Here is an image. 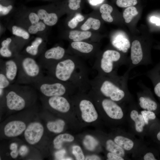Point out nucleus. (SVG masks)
Instances as JSON below:
<instances>
[{
    "label": "nucleus",
    "instance_id": "nucleus-1",
    "mask_svg": "<svg viewBox=\"0 0 160 160\" xmlns=\"http://www.w3.org/2000/svg\"><path fill=\"white\" fill-rule=\"evenodd\" d=\"M47 71V75L71 85L80 91L91 88L88 67L79 59L65 57Z\"/></svg>",
    "mask_w": 160,
    "mask_h": 160
},
{
    "label": "nucleus",
    "instance_id": "nucleus-2",
    "mask_svg": "<svg viewBox=\"0 0 160 160\" xmlns=\"http://www.w3.org/2000/svg\"><path fill=\"white\" fill-rule=\"evenodd\" d=\"M129 73L127 71L123 75L112 76L97 75L90 80V89L117 103L130 100L131 97L128 86Z\"/></svg>",
    "mask_w": 160,
    "mask_h": 160
},
{
    "label": "nucleus",
    "instance_id": "nucleus-3",
    "mask_svg": "<svg viewBox=\"0 0 160 160\" xmlns=\"http://www.w3.org/2000/svg\"><path fill=\"white\" fill-rule=\"evenodd\" d=\"M129 63V60L123 56L118 51L108 49L96 61L93 68L97 71L98 75L112 76L118 75V69L121 66L128 65Z\"/></svg>",
    "mask_w": 160,
    "mask_h": 160
},
{
    "label": "nucleus",
    "instance_id": "nucleus-4",
    "mask_svg": "<svg viewBox=\"0 0 160 160\" xmlns=\"http://www.w3.org/2000/svg\"><path fill=\"white\" fill-rule=\"evenodd\" d=\"M15 57L18 65V72L15 83L32 84L44 76L42 68L34 58L18 54Z\"/></svg>",
    "mask_w": 160,
    "mask_h": 160
},
{
    "label": "nucleus",
    "instance_id": "nucleus-5",
    "mask_svg": "<svg viewBox=\"0 0 160 160\" xmlns=\"http://www.w3.org/2000/svg\"><path fill=\"white\" fill-rule=\"evenodd\" d=\"M32 85L46 97L64 96L77 89L71 85L48 75H44Z\"/></svg>",
    "mask_w": 160,
    "mask_h": 160
},
{
    "label": "nucleus",
    "instance_id": "nucleus-6",
    "mask_svg": "<svg viewBox=\"0 0 160 160\" xmlns=\"http://www.w3.org/2000/svg\"><path fill=\"white\" fill-rule=\"evenodd\" d=\"M33 87L28 85L12 84L5 91V99L7 108L11 110L19 111L26 106L27 102L23 95Z\"/></svg>",
    "mask_w": 160,
    "mask_h": 160
},
{
    "label": "nucleus",
    "instance_id": "nucleus-7",
    "mask_svg": "<svg viewBox=\"0 0 160 160\" xmlns=\"http://www.w3.org/2000/svg\"><path fill=\"white\" fill-rule=\"evenodd\" d=\"M65 51L60 46L45 51L40 58L39 63L42 68L47 70L53 65L65 57Z\"/></svg>",
    "mask_w": 160,
    "mask_h": 160
},
{
    "label": "nucleus",
    "instance_id": "nucleus-8",
    "mask_svg": "<svg viewBox=\"0 0 160 160\" xmlns=\"http://www.w3.org/2000/svg\"><path fill=\"white\" fill-rule=\"evenodd\" d=\"M141 90L137 93L139 105L142 108L145 110L153 111L157 108L156 103L150 95L149 89L141 82L137 83Z\"/></svg>",
    "mask_w": 160,
    "mask_h": 160
},
{
    "label": "nucleus",
    "instance_id": "nucleus-9",
    "mask_svg": "<svg viewBox=\"0 0 160 160\" xmlns=\"http://www.w3.org/2000/svg\"><path fill=\"white\" fill-rule=\"evenodd\" d=\"M44 128L40 123L35 122L30 123L24 132V137L26 141L31 145L38 143L41 139Z\"/></svg>",
    "mask_w": 160,
    "mask_h": 160
},
{
    "label": "nucleus",
    "instance_id": "nucleus-10",
    "mask_svg": "<svg viewBox=\"0 0 160 160\" xmlns=\"http://www.w3.org/2000/svg\"><path fill=\"white\" fill-rule=\"evenodd\" d=\"M117 103L106 97L103 98L100 102L101 107L109 117L119 120L123 117L124 113L122 108Z\"/></svg>",
    "mask_w": 160,
    "mask_h": 160
},
{
    "label": "nucleus",
    "instance_id": "nucleus-11",
    "mask_svg": "<svg viewBox=\"0 0 160 160\" xmlns=\"http://www.w3.org/2000/svg\"><path fill=\"white\" fill-rule=\"evenodd\" d=\"M79 107L81 113V117L85 122L90 123L96 120L98 114L95 107L91 101L83 99L79 102Z\"/></svg>",
    "mask_w": 160,
    "mask_h": 160
},
{
    "label": "nucleus",
    "instance_id": "nucleus-12",
    "mask_svg": "<svg viewBox=\"0 0 160 160\" xmlns=\"http://www.w3.org/2000/svg\"><path fill=\"white\" fill-rule=\"evenodd\" d=\"M0 69H2L12 84L16 81L18 72V65L15 57L0 61Z\"/></svg>",
    "mask_w": 160,
    "mask_h": 160
},
{
    "label": "nucleus",
    "instance_id": "nucleus-13",
    "mask_svg": "<svg viewBox=\"0 0 160 160\" xmlns=\"http://www.w3.org/2000/svg\"><path fill=\"white\" fill-rule=\"evenodd\" d=\"M47 97L48 104L52 108L63 113L67 112L70 110L71 108L70 103L64 96Z\"/></svg>",
    "mask_w": 160,
    "mask_h": 160
},
{
    "label": "nucleus",
    "instance_id": "nucleus-14",
    "mask_svg": "<svg viewBox=\"0 0 160 160\" xmlns=\"http://www.w3.org/2000/svg\"><path fill=\"white\" fill-rule=\"evenodd\" d=\"M25 124L20 121H13L8 123L5 126L4 131L5 135L9 137L18 136L25 129Z\"/></svg>",
    "mask_w": 160,
    "mask_h": 160
},
{
    "label": "nucleus",
    "instance_id": "nucleus-15",
    "mask_svg": "<svg viewBox=\"0 0 160 160\" xmlns=\"http://www.w3.org/2000/svg\"><path fill=\"white\" fill-rule=\"evenodd\" d=\"M111 43L115 48L124 53H126L131 46L129 40L120 34H117L113 37Z\"/></svg>",
    "mask_w": 160,
    "mask_h": 160
},
{
    "label": "nucleus",
    "instance_id": "nucleus-16",
    "mask_svg": "<svg viewBox=\"0 0 160 160\" xmlns=\"http://www.w3.org/2000/svg\"><path fill=\"white\" fill-rule=\"evenodd\" d=\"M37 14L40 20H42L46 25L53 26L57 21L58 17L55 13H49L45 9H41L38 11Z\"/></svg>",
    "mask_w": 160,
    "mask_h": 160
},
{
    "label": "nucleus",
    "instance_id": "nucleus-17",
    "mask_svg": "<svg viewBox=\"0 0 160 160\" xmlns=\"http://www.w3.org/2000/svg\"><path fill=\"white\" fill-rule=\"evenodd\" d=\"M43 39L41 37H37L31 43L26 47L25 51V55L34 58L37 56L40 52V47L42 44Z\"/></svg>",
    "mask_w": 160,
    "mask_h": 160
},
{
    "label": "nucleus",
    "instance_id": "nucleus-18",
    "mask_svg": "<svg viewBox=\"0 0 160 160\" xmlns=\"http://www.w3.org/2000/svg\"><path fill=\"white\" fill-rule=\"evenodd\" d=\"M71 46L73 49L84 54L90 53L94 49V47L92 44L81 41L73 42Z\"/></svg>",
    "mask_w": 160,
    "mask_h": 160
},
{
    "label": "nucleus",
    "instance_id": "nucleus-19",
    "mask_svg": "<svg viewBox=\"0 0 160 160\" xmlns=\"http://www.w3.org/2000/svg\"><path fill=\"white\" fill-rule=\"evenodd\" d=\"M130 117L135 123V129L136 131L139 133L142 132L145 124L142 115L139 114L136 110L133 109L130 112Z\"/></svg>",
    "mask_w": 160,
    "mask_h": 160
},
{
    "label": "nucleus",
    "instance_id": "nucleus-20",
    "mask_svg": "<svg viewBox=\"0 0 160 160\" xmlns=\"http://www.w3.org/2000/svg\"><path fill=\"white\" fill-rule=\"evenodd\" d=\"M12 41L11 38H8L1 42L0 48V54L1 57L10 58L13 57H15L16 56L13 53L14 51L9 48Z\"/></svg>",
    "mask_w": 160,
    "mask_h": 160
},
{
    "label": "nucleus",
    "instance_id": "nucleus-21",
    "mask_svg": "<svg viewBox=\"0 0 160 160\" xmlns=\"http://www.w3.org/2000/svg\"><path fill=\"white\" fill-rule=\"evenodd\" d=\"M114 141L126 151L131 150L134 145V142L132 140L124 136H117L114 138Z\"/></svg>",
    "mask_w": 160,
    "mask_h": 160
},
{
    "label": "nucleus",
    "instance_id": "nucleus-22",
    "mask_svg": "<svg viewBox=\"0 0 160 160\" xmlns=\"http://www.w3.org/2000/svg\"><path fill=\"white\" fill-rule=\"evenodd\" d=\"M74 139L73 136L69 134H60L56 137L53 141L54 147L56 149H60L62 147L63 143L71 142Z\"/></svg>",
    "mask_w": 160,
    "mask_h": 160
},
{
    "label": "nucleus",
    "instance_id": "nucleus-23",
    "mask_svg": "<svg viewBox=\"0 0 160 160\" xmlns=\"http://www.w3.org/2000/svg\"><path fill=\"white\" fill-rule=\"evenodd\" d=\"M65 123L61 119H57L55 121H49L47 124V127L49 131L52 132L59 133L63 130Z\"/></svg>",
    "mask_w": 160,
    "mask_h": 160
},
{
    "label": "nucleus",
    "instance_id": "nucleus-24",
    "mask_svg": "<svg viewBox=\"0 0 160 160\" xmlns=\"http://www.w3.org/2000/svg\"><path fill=\"white\" fill-rule=\"evenodd\" d=\"M106 145L107 150L110 152L123 157L125 155V150L112 140H108Z\"/></svg>",
    "mask_w": 160,
    "mask_h": 160
},
{
    "label": "nucleus",
    "instance_id": "nucleus-25",
    "mask_svg": "<svg viewBox=\"0 0 160 160\" xmlns=\"http://www.w3.org/2000/svg\"><path fill=\"white\" fill-rule=\"evenodd\" d=\"M91 35L89 31L73 30L70 32L69 37L74 41H80L90 38Z\"/></svg>",
    "mask_w": 160,
    "mask_h": 160
},
{
    "label": "nucleus",
    "instance_id": "nucleus-26",
    "mask_svg": "<svg viewBox=\"0 0 160 160\" xmlns=\"http://www.w3.org/2000/svg\"><path fill=\"white\" fill-rule=\"evenodd\" d=\"M113 10V8L111 5L108 4H104L100 8V12L101 13V17L105 21L112 22L113 19L111 14Z\"/></svg>",
    "mask_w": 160,
    "mask_h": 160
},
{
    "label": "nucleus",
    "instance_id": "nucleus-27",
    "mask_svg": "<svg viewBox=\"0 0 160 160\" xmlns=\"http://www.w3.org/2000/svg\"><path fill=\"white\" fill-rule=\"evenodd\" d=\"M100 24V22L99 20L89 17L81 25V29L84 31H86L91 28L94 30H97L99 28Z\"/></svg>",
    "mask_w": 160,
    "mask_h": 160
},
{
    "label": "nucleus",
    "instance_id": "nucleus-28",
    "mask_svg": "<svg viewBox=\"0 0 160 160\" xmlns=\"http://www.w3.org/2000/svg\"><path fill=\"white\" fill-rule=\"evenodd\" d=\"M85 148L90 151L94 150L98 145L97 140L94 137L90 135H86L83 141Z\"/></svg>",
    "mask_w": 160,
    "mask_h": 160
},
{
    "label": "nucleus",
    "instance_id": "nucleus-29",
    "mask_svg": "<svg viewBox=\"0 0 160 160\" xmlns=\"http://www.w3.org/2000/svg\"><path fill=\"white\" fill-rule=\"evenodd\" d=\"M138 13L136 8L134 7H129L125 9L123 13V17L127 23H130L132 18Z\"/></svg>",
    "mask_w": 160,
    "mask_h": 160
},
{
    "label": "nucleus",
    "instance_id": "nucleus-30",
    "mask_svg": "<svg viewBox=\"0 0 160 160\" xmlns=\"http://www.w3.org/2000/svg\"><path fill=\"white\" fill-rule=\"evenodd\" d=\"M12 32L13 35L21 37L24 39H28L30 37L28 32L21 28L16 25H13L12 27Z\"/></svg>",
    "mask_w": 160,
    "mask_h": 160
},
{
    "label": "nucleus",
    "instance_id": "nucleus-31",
    "mask_svg": "<svg viewBox=\"0 0 160 160\" xmlns=\"http://www.w3.org/2000/svg\"><path fill=\"white\" fill-rule=\"evenodd\" d=\"M46 25L41 21L31 24L28 28V32L31 34H35L38 31H42L46 28Z\"/></svg>",
    "mask_w": 160,
    "mask_h": 160
},
{
    "label": "nucleus",
    "instance_id": "nucleus-32",
    "mask_svg": "<svg viewBox=\"0 0 160 160\" xmlns=\"http://www.w3.org/2000/svg\"><path fill=\"white\" fill-rule=\"evenodd\" d=\"M11 83L6 76L4 72L0 69V89H6Z\"/></svg>",
    "mask_w": 160,
    "mask_h": 160
},
{
    "label": "nucleus",
    "instance_id": "nucleus-33",
    "mask_svg": "<svg viewBox=\"0 0 160 160\" xmlns=\"http://www.w3.org/2000/svg\"><path fill=\"white\" fill-rule=\"evenodd\" d=\"M84 19V16L80 13L77 14L68 23V26L71 29L76 28L79 23L83 21Z\"/></svg>",
    "mask_w": 160,
    "mask_h": 160
},
{
    "label": "nucleus",
    "instance_id": "nucleus-34",
    "mask_svg": "<svg viewBox=\"0 0 160 160\" xmlns=\"http://www.w3.org/2000/svg\"><path fill=\"white\" fill-rule=\"evenodd\" d=\"M72 153L74 156L76 160H84L85 157L81 147L77 145L72 147Z\"/></svg>",
    "mask_w": 160,
    "mask_h": 160
},
{
    "label": "nucleus",
    "instance_id": "nucleus-35",
    "mask_svg": "<svg viewBox=\"0 0 160 160\" xmlns=\"http://www.w3.org/2000/svg\"><path fill=\"white\" fill-rule=\"evenodd\" d=\"M145 124H148L149 120H153L156 118L155 113L151 111L144 110L141 112Z\"/></svg>",
    "mask_w": 160,
    "mask_h": 160
},
{
    "label": "nucleus",
    "instance_id": "nucleus-36",
    "mask_svg": "<svg viewBox=\"0 0 160 160\" xmlns=\"http://www.w3.org/2000/svg\"><path fill=\"white\" fill-rule=\"evenodd\" d=\"M137 0H117V5L120 7L134 6L137 3Z\"/></svg>",
    "mask_w": 160,
    "mask_h": 160
},
{
    "label": "nucleus",
    "instance_id": "nucleus-37",
    "mask_svg": "<svg viewBox=\"0 0 160 160\" xmlns=\"http://www.w3.org/2000/svg\"><path fill=\"white\" fill-rule=\"evenodd\" d=\"M81 0H69L68 7L73 10H76L80 8Z\"/></svg>",
    "mask_w": 160,
    "mask_h": 160
},
{
    "label": "nucleus",
    "instance_id": "nucleus-38",
    "mask_svg": "<svg viewBox=\"0 0 160 160\" xmlns=\"http://www.w3.org/2000/svg\"><path fill=\"white\" fill-rule=\"evenodd\" d=\"M28 19L31 24L36 23L40 21V20L37 14L33 12L29 14Z\"/></svg>",
    "mask_w": 160,
    "mask_h": 160
},
{
    "label": "nucleus",
    "instance_id": "nucleus-39",
    "mask_svg": "<svg viewBox=\"0 0 160 160\" xmlns=\"http://www.w3.org/2000/svg\"><path fill=\"white\" fill-rule=\"evenodd\" d=\"M13 7L11 5H9L7 7L0 5V12L1 14L5 15L7 14L12 9Z\"/></svg>",
    "mask_w": 160,
    "mask_h": 160
},
{
    "label": "nucleus",
    "instance_id": "nucleus-40",
    "mask_svg": "<svg viewBox=\"0 0 160 160\" xmlns=\"http://www.w3.org/2000/svg\"><path fill=\"white\" fill-rule=\"evenodd\" d=\"M107 157L108 160H124L123 157L119 156L111 152L108 153L107 154Z\"/></svg>",
    "mask_w": 160,
    "mask_h": 160
},
{
    "label": "nucleus",
    "instance_id": "nucleus-41",
    "mask_svg": "<svg viewBox=\"0 0 160 160\" xmlns=\"http://www.w3.org/2000/svg\"><path fill=\"white\" fill-rule=\"evenodd\" d=\"M154 83V91L156 95L160 97V81L158 82H153Z\"/></svg>",
    "mask_w": 160,
    "mask_h": 160
},
{
    "label": "nucleus",
    "instance_id": "nucleus-42",
    "mask_svg": "<svg viewBox=\"0 0 160 160\" xmlns=\"http://www.w3.org/2000/svg\"><path fill=\"white\" fill-rule=\"evenodd\" d=\"M28 151V149L27 147L25 145H23L20 148L19 153L21 156H24L27 154Z\"/></svg>",
    "mask_w": 160,
    "mask_h": 160
},
{
    "label": "nucleus",
    "instance_id": "nucleus-43",
    "mask_svg": "<svg viewBox=\"0 0 160 160\" xmlns=\"http://www.w3.org/2000/svg\"><path fill=\"white\" fill-rule=\"evenodd\" d=\"M143 159L144 160H156L153 154L151 152H148L144 156Z\"/></svg>",
    "mask_w": 160,
    "mask_h": 160
},
{
    "label": "nucleus",
    "instance_id": "nucleus-44",
    "mask_svg": "<svg viewBox=\"0 0 160 160\" xmlns=\"http://www.w3.org/2000/svg\"><path fill=\"white\" fill-rule=\"evenodd\" d=\"M66 151L65 150H60L55 153V156L58 159H63V157Z\"/></svg>",
    "mask_w": 160,
    "mask_h": 160
},
{
    "label": "nucleus",
    "instance_id": "nucleus-45",
    "mask_svg": "<svg viewBox=\"0 0 160 160\" xmlns=\"http://www.w3.org/2000/svg\"><path fill=\"white\" fill-rule=\"evenodd\" d=\"M105 0H88L90 4L94 6L98 4H101L104 2Z\"/></svg>",
    "mask_w": 160,
    "mask_h": 160
},
{
    "label": "nucleus",
    "instance_id": "nucleus-46",
    "mask_svg": "<svg viewBox=\"0 0 160 160\" xmlns=\"http://www.w3.org/2000/svg\"><path fill=\"white\" fill-rule=\"evenodd\" d=\"M151 22L154 23L157 25H160V19L154 16L150 18Z\"/></svg>",
    "mask_w": 160,
    "mask_h": 160
},
{
    "label": "nucleus",
    "instance_id": "nucleus-47",
    "mask_svg": "<svg viewBox=\"0 0 160 160\" xmlns=\"http://www.w3.org/2000/svg\"><path fill=\"white\" fill-rule=\"evenodd\" d=\"M100 158L96 155H92L87 156L85 160H100Z\"/></svg>",
    "mask_w": 160,
    "mask_h": 160
},
{
    "label": "nucleus",
    "instance_id": "nucleus-48",
    "mask_svg": "<svg viewBox=\"0 0 160 160\" xmlns=\"http://www.w3.org/2000/svg\"><path fill=\"white\" fill-rule=\"evenodd\" d=\"M17 145L15 143H12L10 146V149L11 151H16L17 150Z\"/></svg>",
    "mask_w": 160,
    "mask_h": 160
},
{
    "label": "nucleus",
    "instance_id": "nucleus-49",
    "mask_svg": "<svg viewBox=\"0 0 160 160\" xmlns=\"http://www.w3.org/2000/svg\"><path fill=\"white\" fill-rule=\"evenodd\" d=\"M18 154V151H11L10 153V155L11 157L15 159L17 157Z\"/></svg>",
    "mask_w": 160,
    "mask_h": 160
},
{
    "label": "nucleus",
    "instance_id": "nucleus-50",
    "mask_svg": "<svg viewBox=\"0 0 160 160\" xmlns=\"http://www.w3.org/2000/svg\"><path fill=\"white\" fill-rule=\"evenodd\" d=\"M156 137L158 140L160 141V131L157 133Z\"/></svg>",
    "mask_w": 160,
    "mask_h": 160
}]
</instances>
